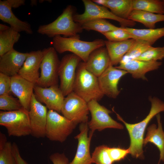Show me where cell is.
I'll return each instance as SVG.
<instances>
[{"instance_id":"2e32d148","label":"cell","mask_w":164,"mask_h":164,"mask_svg":"<svg viewBox=\"0 0 164 164\" xmlns=\"http://www.w3.org/2000/svg\"><path fill=\"white\" fill-rule=\"evenodd\" d=\"M119 65L115 67L124 70L130 73L135 79L148 80L145 74L150 71L158 69L162 65L161 62L147 61L136 60L122 59Z\"/></svg>"},{"instance_id":"44dd1931","label":"cell","mask_w":164,"mask_h":164,"mask_svg":"<svg viewBox=\"0 0 164 164\" xmlns=\"http://www.w3.org/2000/svg\"><path fill=\"white\" fill-rule=\"evenodd\" d=\"M7 0H0V19L9 24L10 27L18 32H23L29 34H32L30 24L17 18Z\"/></svg>"},{"instance_id":"30bf717a","label":"cell","mask_w":164,"mask_h":164,"mask_svg":"<svg viewBox=\"0 0 164 164\" xmlns=\"http://www.w3.org/2000/svg\"><path fill=\"white\" fill-rule=\"evenodd\" d=\"M89 110L87 103L73 91L64 98L61 112L77 124L88 122Z\"/></svg>"},{"instance_id":"e0dca14e","label":"cell","mask_w":164,"mask_h":164,"mask_svg":"<svg viewBox=\"0 0 164 164\" xmlns=\"http://www.w3.org/2000/svg\"><path fill=\"white\" fill-rule=\"evenodd\" d=\"M29 54L14 49L0 57V72L10 77L18 74Z\"/></svg>"},{"instance_id":"ac0fdd59","label":"cell","mask_w":164,"mask_h":164,"mask_svg":"<svg viewBox=\"0 0 164 164\" xmlns=\"http://www.w3.org/2000/svg\"><path fill=\"white\" fill-rule=\"evenodd\" d=\"M11 92L17 97L23 108L29 111L35 84L19 74L11 77Z\"/></svg>"},{"instance_id":"9a60e30c","label":"cell","mask_w":164,"mask_h":164,"mask_svg":"<svg viewBox=\"0 0 164 164\" xmlns=\"http://www.w3.org/2000/svg\"><path fill=\"white\" fill-rule=\"evenodd\" d=\"M34 91L37 99L45 104L47 108L61 112L65 97L58 86L43 87L35 85Z\"/></svg>"},{"instance_id":"5bb4252c","label":"cell","mask_w":164,"mask_h":164,"mask_svg":"<svg viewBox=\"0 0 164 164\" xmlns=\"http://www.w3.org/2000/svg\"><path fill=\"white\" fill-rule=\"evenodd\" d=\"M88 122L80 124V133L74 137L78 141L77 152L74 159L69 164L92 163L90 149L91 139L94 132L90 131L88 136L89 129Z\"/></svg>"},{"instance_id":"836d02e7","label":"cell","mask_w":164,"mask_h":164,"mask_svg":"<svg viewBox=\"0 0 164 164\" xmlns=\"http://www.w3.org/2000/svg\"><path fill=\"white\" fill-rule=\"evenodd\" d=\"M102 34L108 40L111 42H121L131 39H135L133 35L125 30L121 27H120L118 29Z\"/></svg>"},{"instance_id":"3957f363","label":"cell","mask_w":164,"mask_h":164,"mask_svg":"<svg viewBox=\"0 0 164 164\" xmlns=\"http://www.w3.org/2000/svg\"><path fill=\"white\" fill-rule=\"evenodd\" d=\"M53 47L57 53L71 52L79 57L83 61H87L91 53L95 50L105 46V40L98 39L92 41L80 40L79 36L66 37L60 35L53 38Z\"/></svg>"},{"instance_id":"74e56055","label":"cell","mask_w":164,"mask_h":164,"mask_svg":"<svg viewBox=\"0 0 164 164\" xmlns=\"http://www.w3.org/2000/svg\"><path fill=\"white\" fill-rule=\"evenodd\" d=\"M49 159L53 164H69L68 158L63 153H54L50 155Z\"/></svg>"},{"instance_id":"4dcf8cb0","label":"cell","mask_w":164,"mask_h":164,"mask_svg":"<svg viewBox=\"0 0 164 164\" xmlns=\"http://www.w3.org/2000/svg\"><path fill=\"white\" fill-rule=\"evenodd\" d=\"M108 147L104 145L96 147L91 156L92 163L96 164H112L113 162L108 154Z\"/></svg>"},{"instance_id":"1f68e13d","label":"cell","mask_w":164,"mask_h":164,"mask_svg":"<svg viewBox=\"0 0 164 164\" xmlns=\"http://www.w3.org/2000/svg\"><path fill=\"white\" fill-rule=\"evenodd\" d=\"M164 58V46H151L138 57L133 60L147 61H156Z\"/></svg>"},{"instance_id":"ffe728a7","label":"cell","mask_w":164,"mask_h":164,"mask_svg":"<svg viewBox=\"0 0 164 164\" xmlns=\"http://www.w3.org/2000/svg\"><path fill=\"white\" fill-rule=\"evenodd\" d=\"M111 64L110 59L106 47L98 48L90 54L85 62L86 69L98 77Z\"/></svg>"},{"instance_id":"ba28073f","label":"cell","mask_w":164,"mask_h":164,"mask_svg":"<svg viewBox=\"0 0 164 164\" xmlns=\"http://www.w3.org/2000/svg\"><path fill=\"white\" fill-rule=\"evenodd\" d=\"M82 2L84 6V12L82 14L74 15L73 19L77 22L80 23L91 20L108 19L118 22L121 27H132L136 24L134 21L117 16L105 7L99 5L92 1L83 0Z\"/></svg>"},{"instance_id":"60d3db41","label":"cell","mask_w":164,"mask_h":164,"mask_svg":"<svg viewBox=\"0 0 164 164\" xmlns=\"http://www.w3.org/2000/svg\"><path fill=\"white\" fill-rule=\"evenodd\" d=\"M7 137L2 132H0V150L3 149L7 142Z\"/></svg>"},{"instance_id":"8992f818","label":"cell","mask_w":164,"mask_h":164,"mask_svg":"<svg viewBox=\"0 0 164 164\" xmlns=\"http://www.w3.org/2000/svg\"><path fill=\"white\" fill-rule=\"evenodd\" d=\"M43 51L40 73L36 85L43 87L58 86V70L60 61L57 52L53 47L44 48Z\"/></svg>"},{"instance_id":"f1b7e54d","label":"cell","mask_w":164,"mask_h":164,"mask_svg":"<svg viewBox=\"0 0 164 164\" xmlns=\"http://www.w3.org/2000/svg\"><path fill=\"white\" fill-rule=\"evenodd\" d=\"M80 24L83 29L93 30L101 34L120 28V27L115 26L105 19L91 20Z\"/></svg>"},{"instance_id":"4316f807","label":"cell","mask_w":164,"mask_h":164,"mask_svg":"<svg viewBox=\"0 0 164 164\" xmlns=\"http://www.w3.org/2000/svg\"><path fill=\"white\" fill-rule=\"evenodd\" d=\"M20 37L19 32L10 27L0 32V57L14 49V45L18 41Z\"/></svg>"},{"instance_id":"7c38bea8","label":"cell","mask_w":164,"mask_h":164,"mask_svg":"<svg viewBox=\"0 0 164 164\" xmlns=\"http://www.w3.org/2000/svg\"><path fill=\"white\" fill-rule=\"evenodd\" d=\"M47 112L46 107L38 101L33 93L29 111L31 135L33 137L39 138L46 136Z\"/></svg>"},{"instance_id":"d6986e66","label":"cell","mask_w":164,"mask_h":164,"mask_svg":"<svg viewBox=\"0 0 164 164\" xmlns=\"http://www.w3.org/2000/svg\"><path fill=\"white\" fill-rule=\"evenodd\" d=\"M43 56L42 50L29 52L18 74L27 80L36 84L39 78V70Z\"/></svg>"},{"instance_id":"484cf974","label":"cell","mask_w":164,"mask_h":164,"mask_svg":"<svg viewBox=\"0 0 164 164\" xmlns=\"http://www.w3.org/2000/svg\"><path fill=\"white\" fill-rule=\"evenodd\" d=\"M123 28L125 30L133 35L135 39L146 41L152 45L159 39L164 36V27L143 29Z\"/></svg>"},{"instance_id":"b9f144b4","label":"cell","mask_w":164,"mask_h":164,"mask_svg":"<svg viewBox=\"0 0 164 164\" xmlns=\"http://www.w3.org/2000/svg\"><path fill=\"white\" fill-rule=\"evenodd\" d=\"M10 27L1 23L0 24V32L5 31Z\"/></svg>"},{"instance_id":"603a6c76","label":"cell","mask_w":164,"mask_h":164,"mask_svg":"<svg viewBox=\"0 0 164 164\" xmlns=\"http://www.w3.org/2000/svg\"><path fill=\"white\" fill-rule=\"evenodd\" d=\"M136 40V39H134L118 42L105 40V46L110 59L111 64L114 66L119 63Z\"/></svg>"},{"instance_id":"d6a6232c","label":"cell","mask_w":164,"mask_h":164,"mask_svg":"<svg viewBox=\"0 0 164 164\" xmlns=\"http://www.w3.org/2000/svg\"><path fill=\"white\" fill-rule=\"evenodd\" d=\"M24 108L18 99L9 94L0 95V109L7 111Z\"/></svg>"},{"instance_id":"4fadbf2b","label":"cell","mask_w":164,"mask_h":164,"mask_svg":"<svg viewBox=\"0 0 164 164\" xmlns=\"http://www.w3.org/2000/svg\"><path fill=\"white\" fill-rule=\"evenodd\" d=\"M128 73L125 70L116 68L111 64L98 77L100 88L104 95L112 98H115L120 91L118 84L120 79Z\"/></svg>"},{"instance_id":"83f0119b","label":"cell","mask_w":164,"mask_h":164,"mask_svg":"<svg viewBox=\"0 0 164 164\" xmlns=\"http://www.w3.org/2000/svg\"><path fill=\"white\" fill-rule=\"evenodd\" d=\"M133 7L135 10L164 14V5L162 0H133Z\"/></svg>"},{"instance_id":"cb8c5ba5","label":"cell","mask_w":164,"mask_h":164,"mask_svg":"<svg viewBox=\"0 0 164 164\" xmlns=\"http://www.w3.org/2000/svg\"><path fill=\"white\" fill-rule=\"evenodd\" d=\"M94 2L108 8L117 16L128 19L133 10V0H93Z\"/></svg>"},{"instance_id":"d4e9b609","label":"cell","mask_w":164,"mask_h":164,"mask_svg":"<svg viewBox=\"0 0 164 164\" xmlns=\"http://www.w3.org/2000/svg\"><path fill=\"white\" fill-rule=\"evenodd\" d=\"M128 19L140 22L149 29H155L156 24L164 21V14H155L139 10L133 9Z\"/></svg>"},{"instance_id":"8fae6325","label":"cell","mask_w":164,"mask_h":164,"mask_svg":"<svg viewBox=\"0 0 164 164\" xmlns=\"http://www.w3.org/2000/svg\"><path fill=\"white\" fill-rule=\"evenodd\" d=\"M81 60L72 53L64 56L60 61L58 70L59 87L64 97L73 91L77 69Z\"/></svg>"},{"instance_id":"7402d4cb","label":"cell","mask_w":164,"mask_h":164,"mask_svg":"<svg viewBox=\"0 0 164 164\" xmlns=\"http://www.w3.org/2000/svg\"><path fill=\"white\" fill-rule=\"evenodd\" d=\"M156 116L158 127L157 128L156 125L153 124L148 127L146 137L143 139V145H145L150 142L157 147L160 152L159 159L158 164H159L161 161H164V132L159 114Z\"/></svg>"},{"instance_id":"9c48e42d","label":"cell","mask_w":164,"mask_h":164,"mask_svg":"<svg viewBox=\"0 0 164 164\" xmlns=\"http://www.w3.org/2000/svg\"><path fill=\"white\" fill-rule=\"evenodd\" d=\"M91 119L88 122L90 131L94 132L96 130L99 131L107 128L122 129V125L113 119L109 114L112 112L104 106L100 105L98 101L93 100L87 103Z\"/></svg>"},{"instance_id":"8d00e7d4","label":"cell","mask_w":164,"mask_h":164,"mask_svg":"<svg viewBox=\"0 0 164 164\" xmlns=\"http://www.w3.org/2000/svg\"><path fill=\"white\" fill-rule=\"evenodd\" d=\"M11 88V77L0 72V95L9 94Z\"/></svg>"},{"instance_id":"7a4b0ae2","label":"cell","mask_w":164,"mask_h":164,"mask_svg":"<svg viewBox=\"0 0 164 164\" xmlns=\"http://www.w3.org/2000/svg\"><path fill=\"white\" fill-rule=\"evenodd\" d=\"M74 13L73 7L71 5H68L62 13L53 22L40 26L37 32L53 38L61 35L66 37L79 36L78 33L82 32L83 29L80 23L74 21Z\"/></svg>"},{"instance_id":"5b68a950","label":"cell","mask_w":164,"mask_h":164,"mask_svg":"<svg viewBox=\"0 0 164 164\" xmlns=\"http://www.w3.org/2000/svg\"><path fill=\"white\" fill-rule=\"evenodd\" d=\"M0 125L6 128L9 136L21 137L31 135L29 111L24 108L0 111Z\"/></svg>"},{"instance_id":"6da1fadb","label":"cell","mask_w":164,"mask_h":164,"mask_svg":"<svg viewBox=\"0 0 164 164\" xmlns=\"http://www.w3.org/2000/svg\"><path fill=\"white\" fill-rule=\"evenodd\" d=\"M151 104L148 114L142 121L135 124H130L125 121L120 116L114 111L118 119L125 125L129 133L130 143L128 149L129 154L134 158L142 159L144 158L143 150V141L146 127L152 118L160 112L164 111V102L156 97H150Z\"/></svg>"},{"instance_id":"277c9868","label":"cell","mask_w":164,"mask_h":164,"mask_svg":"<svg viewBox=\"0 0 164 164\" xmlns=\"http://www.w3.org/2000/svg\"><path fill=\"white\" fill-rule=\"evenodd\" d=\"M73 91L87 103L93 100L98 101L104 95L98 77L86 69L84 62H80L77 67Z\"/></svg>"},{"instance_id":"e575fe53","label":"cell","mask_w":164,"mask_h":164,"mask_svg":"<svg viewBox=\"0 0 164 164\" xmlns=\"http://www.w3.org/2000/svg\"><path fill=\"white\" fill-rule=\"evenodd\" d=\"M0 164H17L12 153V144L10 142L0 150Z\"/></svg>"},{"instance_id":"ab89813d","label":"cell","mask_w":164,"mask_h":164,"mask_svg":"<svg viewBox=\"0 0 164 164\" xmlns=\"http://www.w3.org/2000/svg\"><path fill=\"white\" fill-rule=\"evenodd\" d=\"M6 0L12 8H16L25 4V1L24 0Z\"/></svg>"},{"instance_id":"52a82bcc","label":"cell","mask_w":164,"mask_h":164,"mask_svg":"<svg viewBox=\"0 0 164 164\" xmlns=\"http://www.w3.org/2000/svg\"><path fill=\"white\" fill-rule=\"evenodd\" d=\"M77 124L52 110L48 111L46 136L51 141L63 142L72 133Z\"/></svg>"},{"instance_id":"7bdbcfd3","label":"cell","mask_w":164,"mask_h":164,"mask_svg":"<svg viewBox=\"0 0 164 164\" xmlns=\"http://www.w3.org/2000/svg\"><path fill=\"white\" fill-rule=\"evenodd\" d=\"M31 5H36L37 4V1L31 0Z\"/></svg>"},{"instance_id":"f35d334b","label":"cell","mask_w":164,"mask_h":164,"mask_svg":"<svg viewBox=\"0 0 164 164\" xmlns=\"http://www.w3.org/2000/svg\"><path fill=\"white\" fill-rule=\"evenodd\" d=\"M12 151L17 164H28L21 157L18 146L15 142L12 143Z\"/></svg>"},{"instance_id":"d590c367","label":"cell","mask_w":164,"mask_h":164,"mask_svg":"<svg viewBox=\"0 0 164 164\" xmlns=\"http://www.w3.org/2000/svg\"><path fill=\"white\" fill-rule=\"evenodd\" d=\"M108 151L113 162L123 159L128 154H129L128 148L125 149L119 148L108 147Z\"/></svg>"},{"instance_id":"f546056e","label":"cell","mask_w":164,"mask_h":164,"mask_svg":"<svg viewBox=\"0 0 164 164\" xmlns=\"http://www.w3.org/2000/svg\"><path fill=\"white\" fill-rule=\"evenodd\" d=\"M152 45L146 41L139 39L136 40L122 59H134L141 55Z\"/></svg>"}]
</instances>
